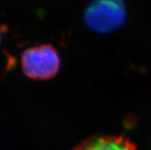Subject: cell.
Segmentation results:
<instances>
[{
    "label": "cell",
    "mask_w": 151,
    "mask_h": 150,
    "mask_svg": "<svg viewBox=\"0 0 151 150\" xmlns=\"http://www.w3.org/2000/svg\"><path fill=\"white\" fill-rule=\"evenodd\" d=\"M126 8L123 0H94L84 11V21L98 33L111 32L126 21Z\"/></svg>",
    "instance_id": "obj_1"
},
{
    "label": "cell",
    "mask_w": 151,
    "mask_h": 150,
    "mask_svg": "<svg viewBox=\"0 0 151 150\" xmlns=\"http://www.w3.org/2000/svg\"><path fill=\"white\" fill-rule=\"evenodd\" d=\"M22 68L33 80H49L59 71L61 61L57 50L51 44L35 46L22 55Z\"/></svg>",
    "instance_id": "obj_2"
},
{
    "label": "cell",
    "mask_w": 151,
    "mask_h": 150,
    "mask_svg": "<svg viewBox=\"0 0 151 150\" xmlns=\"http://www.w3.org/2000/svg\"><path fill=\"white\" fill-rule=\"evenodd\" d=\"M73 150H137L135 145L121 136H94Z\"/></svg>",
    "instance_id": "obj_3"
},
{
    "label": "cell",
    "mask_w": 151,
    "mask_h": 150,
    "mask_svg": "<svg viewBox=\"0 0 151 150\" xmlns=\"http://www.w3.org/2000/svg\"><path fill=\"white\" fill-rule=\"evenodd\" d=\"M0 40H1V37H0Z\"/></svg>",
    "instance_id": "obj_4"
}]
</instances>
